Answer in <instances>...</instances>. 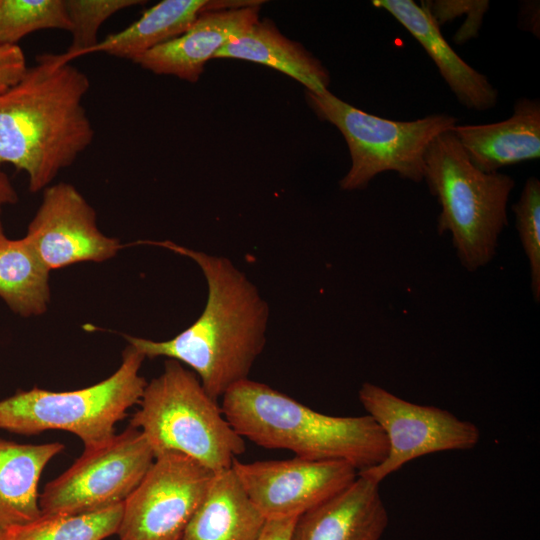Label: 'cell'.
I'll list each match as a JSON object with an SVG mask.
<instances>
[{
  "label": "cell",
  "mask_w": 540,
  "mask_h": 540,
  "mask_svg": "<svg viewBox=\"0 0 540 540\" xmlns=\"http://www.w3.org/2000/svg\"><path fill=\"white\" fill-rule=\"evenodd\" d=\"M260 3L206 10L181 35L132 62L155 74L198 81L207 61L259 20Z\"/></svg>",
  "instance_id": "4fadbf2b"
},
{
  "label": "cell",
  "mask_w": 540,
  "mask_h": 540,
  "mask_svg": "<svg viewBox=\"0 0 540 540\" xmlns=\"http://www.w3.org/2000/svg\"><path fill=\"white\" fill-rule=\"evenodd\" d=\"M64 447L58 442L35 445L0 439V528L23 525L42 515L40 476Z\"/></svg>",
  "instance_id": "d6986e66"
},
{
  "label": "cell",
  "mask_w": 540,
  "mask_h": 540,
  "mask_svg": "<svg viewBox=\"0 0 540 540\" xmlns=\"http://www.w3.org/2000/svg\"><path fill=\"white\" fill-rule=\"evenodd\" d=\"M4 531H5V529L0 528V540H1L2 537H3Z\"/></svg>",
  "instance_id": "4dcf8cb0"
},
{
  "label": "cell",
  "mask_w": 540,
  "mask_h": 540,
  "mask_svg": "<svg viewBox=\"0 0 540 540\" xmlns=\"http://www.w3.org/2000/svg\"><path fill=\"white\" fill-rule=\"evenodd\" d=\"M372 4L391 14L419 42L461 105L486 111L497 104V89L456 53L420 4L412 0H374Z\"/></svg>",
  "instance_id": "9a60e30c"
},
{
  "label": "cell",
  "mask_w": 540,
  "mask_h": 540,
  "mask_svg": "<svg viewBox=\"0 0 540 540\" xmlns=\"http://www.w3.org/2000/svg\"><path fill=\"white\" fill-rule=\"evenodd\" d=\"M71 23L72 42L64 52L71 61L89 54L99 42L97 38L101 25L115 13L131 6L146 3L141 0H64Z\"/></svg>",
  "instance_id": "cb8c5ba5"
},
{
  "label": "cell",
  "mask_w": 540,
  "mask_h": 540,
  "mask_svg": "<svg viewBox=\"0 0 540 540\" xmlns=\"http://www.w3.org/2000/svg\"><path fill=\"white\" fill-rule=\"evenodd\" d=\"M139 403L130 425L143 433L154 456L180 452L216 473L232 468L246 450L217 400L177 360L165 361L163 372L147 383Z\"/></svg>",
  "instance_id": "5b68a950"
},
{
  "label": "cell",
  "mask_w": 540,
  "mask_h": 540,
  "mask_svg": "<svg viewBox=\"0 0 540 540\" xmlns=\"http://www.w3.org/2000/svg\"><path fill=\"white\" fill-rule=\"evenodd\" d=\"M306 97L315 114L334 125L347 143L351 166L339 182L345 191L364 189L375 176L387 171L415 183L424 181L429 145L458 124L449 114L412 121L381 118L344 102L329 90L321 94L306 91Z\"/></svg>",
  "instance_id": "52a82bcc"
},
{
  "label": "cell",
  "mask_w": 540,
  "mask_h": 540,
  "mask_svg": "<svg viewBox=\"0 0 540 540\" xmlns=\"http://www.w3.org/2000/svg\"><path fill=\"white\" fill-rule=\"evenodd\" d=\"M251 501L266 519L297 518L336 495L358 476L338 460H267L232 466Z\"/></svg>",
  "instance_id": "8fae6325"
},
{
  "label": "cell",
  "mask_w": 540,
  "mask_h": 540,
  "mask_svg": "<svg viewBox=\"0 0 540 540\" xmlns=\"http://www.w3.org/2000/svg\"><path fill=\"white\" fill-rule=\"evenodd\" d=\"M155 459L143 433L129 425L104 445L84 450L39 495L45 515H78L123 503Z\"/></svg>",
  "instance_id": "ba28073f"
},
{
  "label": "cell",
  "mask_w": 540,
  "mask_h": 540,
  "mask_svg": "<svg viewBox=\"0 0 540 540\" xmlns=\"http://www.w3.org/2000/svg\"><path fill=\"white\" fill-rule=\"evenodd\" d=\"M215 58L241 59L269 66L315 94L326 92L330 83L329 72L322 63L300 43L284 36L269 19L257 20L220 49Z\"/></svg>",
  "instance_id": "ac0fdd59"
},
{
  "label": "cell",
  "mask_w": 540,
  "mask_h": 540,
  "mask_svg": "<svg viewBox=\"0 0 540 540\" xmlns=\"http://www.w3.org/2000/svg\"><path fill=\"white\" fill-rule=\"evenodd\" d=\"M358 398L388 442L385 459L358 473L375 483L380 484L414 459L443 451L470 450L480 441V430L474 423L435 406L406 401L376 384L363 383Z\"/></svg>",
  "instance_id": "9c48e42d"
},
{
  "label": "cell",
  "mask_w": 540,
  "mask_h": 540,
  "mask_svg": "<svg viewBox=\"0 0 540 540\" xmlns=\"http://www.w3.org/2000/svg\"><path fill=\"white\" fill-rule=\"evenodd\" d=\"M388 521L379 484L358 475L342 491L297 517L291 540H380Z\"/></svg>",
  "instance_id": "5bb4252c"
},
{
  "label": "cell",
  "mask_w": 540,
  "mask_h": 540,
  "mask_svg": "<svg viewBox=\"0 0 540 540\" xmlns=\"http://www.w3.org/2000/svg\"><path fill=\"white\" fill-rule=\"evenodd\" d=\"M25 237L50 271L80 262H104L122 247L118 239L99 230L93 207L66 182L43 190Z\"/></svg>",
  "instance_id": "7c38bea8"
},
{
  "label": "cell",
  "mask_w": 540,
  "mask_h": 540,
  "mask_svg": "<svg viewBox=\"0 0 540 540\" xmlns=\"http://www.w3.org/2000/svg\"><path fill=\"white\" fill-rule=\"evenodd\" d=\"M519 27L531 32L535 37L540 35L539 1H523L519 11Z\"/></svg>",
  "instance_id": "f1b7e54d"
},
{
  "label": "cell",
  "mask_w": 540,
  "mask_h": 540,
  "mask_svg": "<svg viewBox=\"0 0 540 540\" xmlns=\"http://www.w3.org/2000/svg\"><path fill=\"white\" fill-rule=\"evenodd\" d=\"M214 472L176 451L155 459L123 502L119 540H181Z\"/></svg>",
  "instance_id": "30bf717a"
},
{
  "label": "cell",
  "mask_w": 540,
  "mask_h": 540,
  "mask_svg": "<svg viewBox=\"0 0 540 540\" xmlns=\"http://www.w3.org/2000/svg\"><path fill=\"white\" fill-rule=\"evenodd\" d=\"M515 225L526 255L531 291L535 302L540 301V181L526 180L519 199L513 204Z\"/></svg>",
  "instance_id": "d4e9b609"
},
{
  "label": "cell",
  "mask_w": 540,
  "mask_h": 540,
  "mask_svg": "<svg viewBox=\"0 0 540 540\" xmlns=\"http://www.w3.org/2000/svg\"><path fill=\"white\" fill-rule=\"evenodd\" d=\"M18 201V194L8 177V175L0 167V215L4 205L14 204ZM6 237L3 231V226L0 217V239Z\"/></svg>",
  "instance_id": "f546056e"
},
{
  "label": "cell",
  "mask_w": 540,
  "mask_h": 540,
  "mask_svg": "<svg viewBox=\"0 0 540 540\" xmlns=\"http://www.w3.org/2000/svg\"><path fill=\"white\" fill-rule=\"evenodd\" d=\"M490 2L483 0L481 5L472 11L466 20L462 23L460 28L454 34L453 41L458 45H462L465 42L478 36L482 26L483 17L488 11Z\"/></svg>",
  "instance_id": "4316f807"
},
{
  "label": "cell",
  "mask_w": 540,
  "mask_h": 540,
  "mask_svg": "<svg viewBox=\"0 0 540 540\" xmlns=\"http://www.w3.org/2000/svg\"><path fill=\"white\" fill-rule=\"evenodd\" d=\"M50 270L26 237L0 239V297L23 317L41 315L50 301Z\"/></svg>",
  "instance_id": "44dd1931"
},
{
  "label": "cell",
  "mask_w": 540,
  "mask_h": 540,
  "mask_svg": "<svg viewBox=\"0 0 540 540\" xmlns=\"http://www.w3.org/2000/svg\"><path fill=\"white\" fill-rule=\"evenodd\" d=\"M470 162L485 173L540 157V101L519 98L512 115L490 124L452 129Z\"/></svg>",
  "instance_id": "2e32d148"
},
{
  "label": "cell",
  "mask_w": 540,
  "mask_h": 540,
  "mask_svg": "<svg viewBox=\"0 0 540 540\" xmlns=\"http://www.w3.org/2000/svg\"><path fill=\"white\" fill-rule=\"evenodd\" d=\"M145 357L129 345L119 368L92 386L73 391L34 387L0 400V428L18 434L62 430L81 439L84 450L100 447L115 435V424L140 402L147 382L140 375Z\"/></svg>",
  "instance_id": "8992f818"
},
{
  "label": "cell",
  "mask_w": 540,
  "mask_h": 540,
  "mask_svg": "<svg viewBox=\"0 0 540 540\" xmlns=\"http://www.w3.org/2000/svg\"><path fill=\"white\" fill-rule=\"evenodd\" d=\"M221 409L243 439L299 458L344 461L359 473L388 453L386 435L370 415L319 413L261 382L245 379L232 386Z\"/></svg>",
  "instance_id": "3957f363"
},
{
  "label": "cell",
  "mask_w": 540,
  "mask_h": 540,
  "mask_svg": "<svg viewBox=\"0 0 540 540\" xmlns=\"http://www.w3.org/2000/svg\"><path fill=\"white\" fill-rule=\"evenodd\" d=\"M123 503L86 514L45 515L5 529L1 540H104L116 534Z\"/></svg>",
  "instance_id": "7402d4cb"
},
{
  "label": "cell",
  "mask_w": 540,
  "mask_h": 540,
  "mask_svg": "<svg viewBox=\"0 0 540 540\" xmlns=\"http://www.w3.org/2000/svg\"><path fill=\"white\" fill-rule=\"evenodd\" d=\"M27 68L19 45H0V94L19 82Z\"/></svg>",
  "instance_id": "484cf974"
},
{
  "label": "cell",
  "mask_w": 540,
  "mask_h": 540,
  "mask_svg": "<svg viewBox=\"0 0 540 540\" xmlns=\"http://www.w3.org/2000/svg\"><path fill=\"white\" fill-rule=\"evenodd\" d=\"M192 259L208 287L198 319L174 338L154 341L125 336L145 358L166 357L187 365L215 400L248 379L266 342L269 308L256 286L225 257L171 241H144Z\"/></svg>",
  "instance_id": "6da1fadb"
},
{
  "label": "cell",
  "mask_w": 540,
  "mask_h": 540,
  "mask_svg": "<svg viewBox=\"0 0 540 540\" xmlns=\"http://www.w3.org/2000/svg\"><path fill=\"white\" fill-rule=\"evenodd\" d=\"M222 1L163 0L120 32L99 41L89 53L103 52L133 61L143 53L184 33L200 13L224 8Z\"/></svg>",
  "instance_id": "ffe728a7"
},
{
  "label": "cell",
  "mask_w": 540,
  "mask_h": 540,
  "mask_svg": "<svg viewBox=\"0 0 540 540\" xmlns=\"http://www.w3.org/2000/svg\"><path fill=\"white\" fill-rule=\"evenodd\" d=\"M424 181L441 207L438 233H450L461 265L474 272L490 263L508 224L507 204L514 179L477 169L451 130L429 145Z\"/></svg>",
  "instance_id": "277c9868"
},
{
  "label": "cell",
  "mask_w": 540,
  "mask_h": 540,
  "mask_svg": "<svg viewBox=\"0 0 540 540\" xmlns=\"http://www.w3.org/2000/svg\"><path fill=\"white\" fill-rule=\"evenodd\" d=\"M297 518L267 519L257 540H291L292 530Z\"/></svg>",
  "instance_id": "83f0119b"
},
{
  "label": "cell",
  "mask_w": 540,
  "mask_h": 540,
  "mask_svg": "<svg viewBox=\"0 0 540 540\" xmlns=\"http://www.w3.org/2000/svg\"><path fill=\"white\" fill-rule=\"evenodd\" d=\"M44 29L71 31L64 0H0V45Z\"/></svg>",
  "instance_id": "603a6c76"
},
{
  "label": "cell",
  "mask_w": 540,
  "mask_h": 540,
  "mask_svg": "<svg viewBox=\"0 0 540 540\" xmlns=\"http://www.w3.org/2000/svg\"><path fill=\"white\" fill-rule=\"evenodd\" d=\"M266 521L229 468L214 473L181 540H257Z\"/></svg>",
  "instance_id": "e0dca14e"
},
{
  "label": "cell",
  "mask_w": 540,
  "mask_h": 540,
  "mask_svg": "<svg viewBox=\"0 0 540 540\" xmlns=\"http://www.w3.org/2000/svg\"><path fill=\"white\" fill-rule=\"evenodd\" d=\"M88 76L64 53H43L0 94V166L24 171L31 192L44 190L93 142L83 105Z\"/></svg>",
  "instance_id": "7a4b0ae2"
}]
</instances>
